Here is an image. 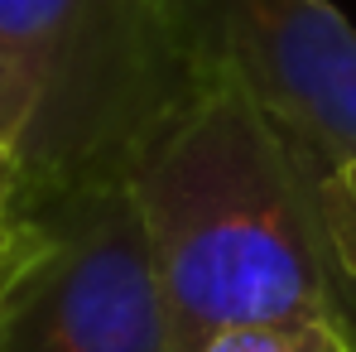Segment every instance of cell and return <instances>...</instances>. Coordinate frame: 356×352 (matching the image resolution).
Returning a JSON list of instances; mask_svg holds the SVG:
<instances>
[{
	"label": "cell",
	"instance_id": "obj_7",
	"mask_svg": "<svg viewBox=\"0 0 356 352\" xmlns=\"http://www.w3.org/2000/svg\"><path fill=\"white\" fill-rule=\"evenodd\" d=\"M5 246H10V217H0V266H5Z\"/></svg>",
	"mask_w": 356,
	"mask_h": 352
},
{
	"label": "cell",
	"instance_id": "obj_5",
	"mask_svg": "<svg viewBox=\"0 0 356 352\" xmlns=\"http://www.w3.org/2000/svg\"><path fill=\"white\" fill-rule=\"evenodd\" d=\"M193 352H356V319H275L212 333Z\"/></svg>",
	"mask_w": 356,
	"mask_h": 352
},
{
	"label": "cell",
	"instance_id": "obj_3",
	"mask_svg": "<svg viewBox=\"0 0 356 352\" xmlns=\"http://www.w3.org/2000/svg\"><path fill=\"white\" fill-rule=\"evenodd\" d=\"M0 352H174L169 304L130 183L10 213Z\"/></svg>",
	"mask_w": 356,
	"mask_h": 352
},
{
	"label": "cell",
	"instance_id": "obj_6",
	"mask_svg": "<svg viewBox=\"0 0 356 352\" xmlns=\"http://www.w3.org/2000/svg\"><path fill=\"white\" fill-rule=\"evenodd\" d=\"M10 208H15V164H10V140L0 121V217H10Z\"/></svg>",
	"mask_w": 356,
	"mask_h": 352
},
{
	"label": "cell",
	"instance_id": "obj_8",
	"mask_svg": "<svg viewBox=\"0 0 356 352\" xmlns=\"http://www.w3.org/2000/svg\"><path fill=\"white\" fill-rule=\"evenodd\" d=\"M352 299H356V285H352Z\"/></svg>",
	"mask_w": 356,
	"mask_h": 352
},
{
	"label": "cell",
	"instance_id": "obj_4",
	"mask_svg": "<svg viewBox=\"0 0 356 352\" xmlns=\"http://www.w3.org/2000/svg\"><path fill=\"white\" fill-rule=\"evenodd\" d=\"M188 54L232 72L313 178L352 290L356 270V29L332 0H178ZM356 309V304H352Z\"/></svg>",
	"mask_w": 356,
	"mask_h": 352
},
{
	"label": "cell",
	"instance_id": "obj_2",
	"mask_svg": "<svg viewBox=\"0 0 356 352\" xmlns=\"http://www.w3.org/2000/svg\"><path fill=\"white\" fill-rule=\"evenodd\" d=\"M193 82L178 0H0L10 213L125 183L149 130Z\"/></svg>",
	"mask_w": 356,
	"mask_h": 352
},
{
	"label": "cell",
	"instance_id": "obj_1",
	"mask_svg": "<svg viewBox=\"0 0 356 352\" xmlns=\"http://www.w3.org/2000/svg\"><path fill=\"white\" fill-rule=\"evenodd\" d=\"M125 183L149 232L174 352L236 323L356 319L313 178L232 72H197Z\"/></svg>",
	"mask_w": 356,
	"mask_h": 352
}]
</instances>
